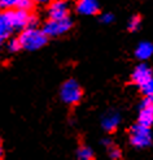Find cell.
<instances>
[{"instance_id": "6da1fadb", "label": "cell", "mask_w": 153, "mask_h": 160, "mask_svg": "<svg viewBox=\"0 0 153 160\" xmlns=\"http://www.w3.org/2000/svg\"><path fill=\"white\" fill-rule=\"evenodd\" d=\"M20 41L22 43V48L34 51L42 48L43 46L47 44L48 42V35L42 30L36 28H26L20 35Z\"/></svg>"}, {"instance_id": "7a4b0ae2", "label": "cell", "mask_w": 153, "mask_h": 160, "mask_svg": "<svg viewBox=\"0 0 153 160\" xmlns=\"http://www.w3.org/2000/svg\"><path fill=\"white\" fill-rule=\"evenodd\" d=\"M60 97L64 103H66L69 106H75L82 99L83 90L75 79H68L61 86Z\"/></svg>"}, {"instance_id": "3957f363", "label": "cell", "mask_w": 153, "mask_h": 160, "mask_svg": "<svg viewBox=\"0 0 153 160\" xmlns=\"http://www.w3.org/2000/svg\"><path fill=\"white\" fill-rule=\"evenodd\" d=\"M130 142L135 147H148L152 143V134L148 126L136 124L130 129Z\"/></svg>"}, {"instance_id": "277c9868", "label": "cell", "mask_w": 153, "mask_h": 160, "mask_svg": "<svg viewBox=\"0 0 153 160\" xmlns=\"http://www.w3.org/2000/svg\"><path fill=\"white\" fill-rule=\"evenodd\" d=\"M73 26V22L69 17L66 18H61V20H52L50 18V21L44 23L43 26V31L48 35V37H59L68 33V31Z\"/></svg>"}, {"instance_id": "5b68a950", "label": "cell", "mask_w": 153, "mask_h": 160, "mask_svg": "<svg viewBox=\"0 0 153 160\" xmlns=\"http://www.w3.org/2000/svg\"><path fill=\"white\" fill-rule=\"evenodd\" d=\"M138 122L148 128L153 124V95H146V98L143 99Z\"/></svg>"}, {"instance_id": "8992f818", "label": "cell", "mask_w": 153, "mask_h": 160, "mask_svg": "<svg viewBox=\"0 0 153 160\" xmlns=\"http://www.w3.org/2000/svg\"><path fill=\"white\" fill-rule=\"evenodd\" d=\"M131 79H132V82L136 86H139V87H141L143 85L148 83L149 81H152V79H153L151 68L147 67L146 64H140V65H138L134 69L132 74H131Z\"/></svg>"}, {"instance_id": "52a82bcc", "label": "cell", "mask_w": 153, "mask_h": 160, "mask_svg": "<svg viewBox=\"0 0 153 160\" xmlns=\"http://www.w3.org/2000/svg\"><path fill=\"white\" fill-rule=\"evenodd\" d=\"M69 14V8L65 0H53L48 7V16L52 20L66 18Z\"/></svg>"}, {"instance_id": "ba28073f", "label": "cell", "mask_w": 153, "mask_h": 160, "mask_svg": "<svg viewBox=\"0 0 153 160\" xmlns=\"http://www.w3.org/2000/svg\"><path fill=\"white\" fill-rule=\"evenodd\" d=\"M11 16V20L14 29H22V28H27L29 25V18H30V14L26 11H22L20 8L17 9H8Z\"/></svg>"}, {"instance_id": "9c48e42d", "label": "cell", "mask_w": 153, "mask_h": 160, "mask_svg": "<svg viewBox=\"0 0 153 160\" xmlns=\"http://www.w3.org/2000/svg\"><path fill=\"white\" fill-rule=\"evenodd\" d=\"M98 0H77V12L84 16H93L99 13Z\"/></svg>"}, {"instance_id": "30bf717a", "label": "cell", "mask_w": 153, "mask_h": 160, "mask_svg": "<svg viewBox=\"0 0 153 160\" xmlns=\"http://www.w3.org/2000/svg\"><path fill=\"white\" fill-rule=\"evenodd\" d=\"M13 29H14V26L12 23L9 12H8V9H5L2 13V16H0V38H2V42L8 39V37L12 34Z\"/></svg>"}, {"instance_id": "8fae6325", "label": "cell", "mask_w": 153, "mask_h": 160, "mask_svg": "<svg viewBox=\"0 0 153 160\" xmlns=\"http://www.w3.org/2000/svg\"><path fill=\"white\" fill-rule=\"evenodd\" d=\"M153 53V46L148 42H143L138 46V48L135 51V56L139 60H147L149 59Z\"/></svg>"}, {"instance_id": "7c38bea8", "label": "cell", "mask_w": 153, "mask_h": 160, "mask_svg": "<svg viewBox=\"0 0 153 160\" xmlns=\"http://www.w3.org/2000/svg\"><path fill=\"white\" fill-rule=\"evenodd\" d=\"M118 124H119V116L117 113H113V115L110 113V115L105 116L104 120H103V128L109 133L114 132L117 129Z\"/></svg>"}, {"instance_id": "4fadbf2b", "label": "cell", "mask_w": 153, "mask_h": 160, "mask_svg": "<svg viewBox=\"0 0 153 160\" xmlns=\"http://www.w3.org/2000/svg\"><path fill=\"white\" fill-rule=\"evenodd\" d=\"M77 155H78V159L80 160H91L93 159V151L87 146H80Z\"/></svg>"}, {"instance_id": "5bb4252c", "label": "cell", "mask_w": 153, "mask_h": 160, "mask_svg": "<svg viewBox=\"0 0 153 160\" xmlns=\"http://www.w3.org/2000/svg\"><path fill=\"white\" fill-rule=\"evenodd\" d=\"M7 48L11 52H18V51L22 48V43H21V41H20V38H13V39H11V41L8 42Z\"/></svg>"}, {"instance_id": "9a60e30c", "label": "cell", "mask_w": 153, "mask_h": 160, "mask_svg": "<svg viewBox=\"0 0 153 160\" xmlns=\"http://www.w3.org/2000/svg\"><path fill=\"white\" fill-rule=\"evenodd\" d=\"M140 22H141L140 16H134V17H131L130 21H128V25H127L128 31H136L140 26Z\"/></svg>"}, {"instance_id": "2e32d148", "label": "cell", "mask_w": 153, "mask_h": 160, "mask_svg": "<svg viewBox=\"0 0 153 160\" xmlns=\"http://www.w3.org/2000/svg\"><path fill=\"white\" fill-rule=\"evenodd\" d=\"M34 7V0H18L17 3V7L16 8H20L22 11H26V12H30L33 9Z\"/></svg>"}, {"instance_id": "e0dca14e", "label": "cell", "mask_w": 153, "mask_h": 160, "mask_svg": "<svg viewBox=\"0 0 153 160\" xmlns=\"http://www.w3.org/2000/svg\"><path fill=\"white\" fill-rule=\"evenodd\" d=\"M18 0H0V7L3 9H12V8L17 7Z\"/></svg>"}, {"instance_id": "ac0fdd59", "label": "cell", "mask_w": 153, "mask_h": 160, "mask_svg": "<svg viewBox=\"0 0 153 160\" xmlns=\"http://www.w3.org/2000/svg\"><path fill=\"white\" fill-rule=\"evenodd\" d=\"M108 154H109V158L110 159H119L121 155H122V154H121V150L118 147L113 146V145H110L108 147Z\"/></svg>"}, {"instance_id": "d6986e66", "label": "cell", "mask_w": 153, "mask_h": 160, "mask_svg": "<svg viewBox=\"0 0 153 160\" xmlns=\"http://www.w3.org/2000/svg\"><path fill=\"white\" fill-rule=\"evenodd\" d=\"M139 89L144 95H153V79L149 81L148 83L143 85L141 87H139Z\"/></svg>"}, {"instance_id": "ffe728a7", "label": "cell", "mask_w": 153, "mask_h": 160, "mask_svg": "<svg viewBox=\"0 0 153 160\" xmlns=\"http://www.w3.org/2000/svg\"><path fill=\"white\" fill-rule=\"evenodd\" d=\"M113 14H110V13H107V14H104L103 17H101V21L103 22H105V23H109V22H112L113 21Z\"/></svg>"}, {"instance_id": "44dd1931", "label": "cell", "mask_w": 153, "mask_h": 160, "mask_svg": "<svg viewBox=\"0 0 153 160\" xmlns=\"http://www.w3.org/2000/svg\"><path fill=\"white\" fill-rule=\"evenodd\" d=\"M36 23H38V21H36V17H35V16H30L27 28H35V26H36Z\"/></svg>"}, {"instance_id": "7402d4cb", "label": "cell", "mask_w": 153, "mask_h": 160, "mask_svg": "<svg viewBox=\"0 0 153 160\" xmlns=\"http://www.w3.org/2000/svg\"><path fill=\"white\" fill-rule=\"evenodd\" d=\"M34 2H36V3H47V2H50V0H34Z\"/></svg>"}]
</instances>
